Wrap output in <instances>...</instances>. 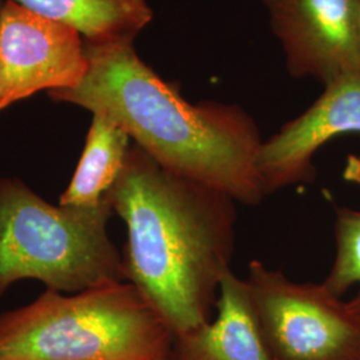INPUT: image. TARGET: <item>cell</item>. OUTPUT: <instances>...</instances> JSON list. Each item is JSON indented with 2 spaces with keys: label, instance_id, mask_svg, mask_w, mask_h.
<instances>
[{
  "label": "cell",
  "instance_id": "5",
  "mask_svg": "<svg viewBox=\"0 0 360 360\" xmlns=\"http://www.w3.org/2000/svg\"><path fill=\"white\" fill-rule=\"evenodd\" d=\"M271 360H360V322L324 284L254 260L245 278Z\"/></svg>",
  "mask_w": 360,
  "mask_h": 360
},
{
  "label": "cell",
  "instance_id": "15",
  "mask_svg": "<svg viewBox=\"0 0 360 360\" xmlns=\"http://www.w3.org/2000/svg\"><path fill=\"white\" fill-rule=\"evenodd\" d=\"M3 3H4V0H0V10H1V6H3Z\"/></svg>",
  "mask_w": 360,
  "mask_h": 360
},
{
  "label": "cell",
  "instance_id": "2",
  "mask_svg": "<svg viewBox=\"0 0 360 360\" xmlns=\"http://www.w3.org/2000/svg\"><path fill=\"white\" fill-rule=\"evenodd\" d=\"M89 72L71 90L49 91L53 102L79 105L123 129L171 172L215 187L245 206L267 195L257 167L263 139L236 104L190 103L158 77L134 44L84 41Z\"/></svg>",
  "mask_w": 360,
  "mask_h": 360
},
{
  "label": "cell",
  "instance_id": "12",
  "mask_svg": "<svg viewBox=\"0 0 360 360\" xmlns=\"http://www.w3.org/2000/svg\"><path fill=\"white\" fill-rule=\"evenodd\" d=\"M336 257L324 285L340 297L354 284H360V211L347 207L336 210L335 221ZM351 314L360 322V288L358 294L346 302Z\"/></svg>",
  "mask_w": 360,
  "mask_h": 360
},
{
  "label": "cell",
  "instance_id": "1",
  "mask_svg": "<svg viewBox=\"0 0 360 360\" xmlns=\"http://www.w3.org/2000/svg\"><path fill=\"white\" fill-rule=\"evenodd\" d=\"M127 230L123 276L167 323L174 338L211 321L231 271L238 202L171 172L131 144L105 195Z\"/></svg>",
  "mask_w": 360,
  "mask_h": 360
},
{
  "label": "cell",
  "instance_id": "4",
  "mask_svg": "<svg viewBox=\"0 0 360 360\" xmlns=\"http://www.w3.org/2000/svg\"><path fill=\"white\" fill-rule=\"evenodd\" d=\"M114 211L51 205L23 180L0 176V296L19 281L58 292L122 282L123 260L110 238Z\"/></svg>",
  "mask_w": 360,
  "mask_h": 360
},
{
  "label": "cell",
  "instance_id": "9",
  "mask_svg": "<svg viewBox=\"0 0 360 360\" xmlns=\"http://www.w3.org/2000/svg\"><path fill=\"white\" fill-rule=\"evenodd\" d=\"M171 360H271L245 279L229 271L220 283L217 318L174 338Z\"/></svg>",
  "mask_w": 360,
  "mask_h": 360
},
{
  "label": "cell",
  "instance_id": "11",
  "mask_svg": "<svg viewBox=\"0 0 360 360\" xmlns=\"http://www.w3.org/2000/svg\"><path fill=\"white\" fill-rule=\"evenodd\" d=\"M131 144L132 141L120 127L105 117L92 115L83 153L59 205H101L124 167Z\"/></svg>",
  "mask_w": 360,
  "mask_h": 360
},
{
  "label": "cell",
  "instance_id": "3",
  "mask_svg": "<svg viewBox=\"0 0 360 360\" xmlns=\"http://www.w3.org/2000/svg\"><path fill=\"white\" fill-rule=\"evenodd\" d=\"M174 334L129 282L75 295L46 290L0 314V360H163Z\"/></svg>",
  "mask_w": 360,
  "mask_h": 360
},
{
  "label": "cell",
  "instance_id": "7",
  "mask_svg": "<svg viewBox=\"0 0 360 360\" xmlns=\"http://www.w3.org/2000/svg\"><path fill=\"white\" fill-rule=\"evenodd\" d=\"M294 77L323 84L360 72V0H263Z\"/></svg>",
  "mask_w": 360,
  "mask_h": 360
},
{
  "label": "cell",
  "instance_id": "14",
  "mask_svg": "<svg viewBox=\"0 0 360 360\" xmlns=\"http://www.w3.org/2000/svg\"><path fill=\"white\" fill-rule=\"evenodd\" d=\"M359 47H360V7H359Z\"/></svg>",
  "mask_w": 360,
  "mask_h": 360
},
{
  "label": "cell",
  "instance_id": "8",
  "mask_svg": "<svg viewBox=\"0 0 360 360\" xmlns=\"http://www.w3.org/2000/svg\"><path fill=\"white\" fill-rule=\"evenodd\" d=\"M352 132L360 134V72L324 84L318 101L263 142L257 167L267 195L309 181L319 148Z\"/></svg>",
  "mask_w": 360,
  "mask_h": 360
},
{
  "label": "cell",
  "instance_id": "13",
  "mask_svg": "<svg viewBox=\"0 0 360 360\" xmlns=\"http://www.w3.org/2000/svg\"><path fill=\"white\" fill-rule=\"evenodd\" d=\"M343 179L360 184V156L358 155H348L346 166L343 168Z\"/></svg>",
  "mask_w": 360,
  "mask_h": 360
},
{
  "label": "cell",
  "instance_id": "10",
  "mask_svg": "<svg viewBox=\"0 0 360 360\" xmlns=\"http://www.w3.org/2000/svg\"><path fill=\"white\" fill-rule=\"evenodd\" d=\"M40 16L77 28L86 43H134L153 20L147 0H13Z\"/></svg>",
  "mask_w": 360,
  "mask_h": 360
},
{
  "label": "cell",
  "instance_id": "6",
  "mask_svg": "<svg viewBox=\"0 0 360 360\" xmlns=\"http://www.w3.org/2000/svg\"><path fill=\"white\" fill-rule=\"evenodd\" d=\"M77 28L4 0L0 10V111L41 90H71L89 72Z\"/></svg>",
  "mask_w": 360,
  "mask_h": 360
},
{
  "label": "cell",
  "instance_id": "16",
  "mask_svg": "<svg viewBox=\"0 0 360 360\" xmlns=\"http://www.w3.org/2000/svg\"><path fill=\"white\" fill-rule=\"evenodd\" d=\"M163 360H171V358H167V359H163Z\"/></svg>",
  "mask_w": 360,
  "mask_h": 360
}]
</instances>
